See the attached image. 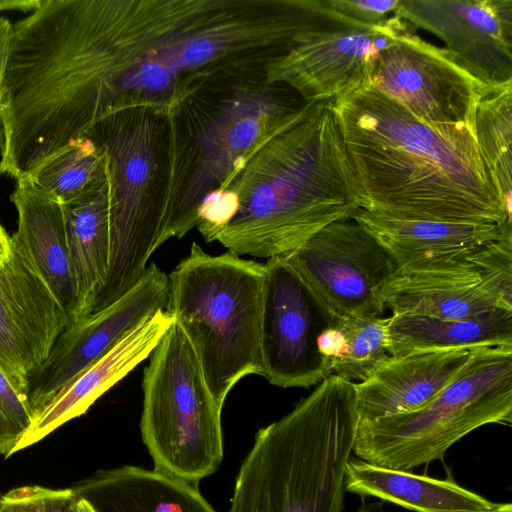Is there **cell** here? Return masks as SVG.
Here are the masks:
<instances>
[{
	"label": "cell",
	"mask_w": 512,
	"mask_h": 512,
	"mask_svg": "<svg viewBox=\"0 0 512 512\" xmlns=\"http://www.w3.org/2000/svg\"><path fill=\"white\" fill-rule=\"evenodd\" d=\"M149 42L139 0H40L13 24L0 87V173L28 179L113 114L118 85Z\"/></svg>",
	"instance_id": "6da1fadb"
},
{
	"label": "cell",
	"mask_w": 512,
	"mask_h": 512,
	"mask_svg": "<svg viewBox=\"0 0 512 512\" xmlns=\"http://www.w3.org/2000/svg\"><path fill=\"white\" fill-rule=\"evenodd\" d=\"M330 106L361 209L403 219L511 222L472 132L433 128L371 84Z\"/></svg>",
	"instance_id": "7a4b0ae2"
},
{
	"label": "cell",
	"mask_w": 512,
	"mask_h": 512,
	"mask_svg": "<svg viewBox=\"0 0 512 512\" xmlns=\"http://www.w3.org/2000/svg\"><path fill=\"white\" fill-rule=\"evenodd\" d=\"M220 188L236 195L237 210L214 241L240 256L287 255L360 209L330 100L290 112Z\"/></svg>",
	"instance_id": "3957f363"
},
{
	"label": "cell",
	"mask_w": 512,
	"mask_h": 512,
	"mask_svg": "<svg viewBox=\"0 0 512 512\" xmlns=\"http://www.w3.org/2000/svg\"><path fill=\"white\" fill-rule=\"evenodd\" d=\"M358 424L355 383L329 375L292 411L258 430L229 512H342Z\"/></svg>",
	"instance_id": "277c9868"
},
{
	"label": "cell",
	"mask_w": 512,
	"mask_h": 512,
	"mask_svg": "<svg viewBox=\"0 0 512 512\" xmlns=\"http://www.w3.org/2000/svg\"><path fill=\"white\" fill-rule=\"evenodd\" d=\"M265 269V263L231 251L210 255L193 242L188 256L168 275L165 310L189 339L220 408L243 377L262 376Z\"/></svg>",
	"instance_id": "5b68a950"
},
{
	"label": "cell",
	"mask_w": 512,
	"mask_h": 512,
	"mask_svg": "<svg viewBox=\"0 0 512 512\" xmlns=\"http://www.w3.org/2000/svg\"><path fill=\"white\" fill-rule=\"evenodd\" d=\"M270 87L263 83L234 88L204 114L192 113L189 125L173 115L164 117L158 248L193 229L203 198L223 186L301 105L280 98Z\"/></svg>",
	"instance_id": "8992f818"
},
{
	"label": "cell",
	"mask_w": 512,
	"mask_h": 512,
	"mask_svg": "<svg viewBox=\"0 0 512 512\" xmlns=\"http://www.w3.org/2000/svg\"><path fill=\"white\" fill-rule=\"evenodd\" d=\"M511 423L512 346L479 347L423 407L359 422L352 452L374 465L410 471L442 459L454 443L481 426Z\"/></svg>",
	"instance_id": "52a82bcc"
},
{
	"label": "cell",
	"mask_w": 512,
	"mask_h": 512,
	"mask_svg": "<svg viewBox=\"0 0 512 512\" xmlns=\"http://www.w3.org/2000/svg\"><path fill=\"white\" fill-rule=\"evenodd\" d=\"M164 132V117L137 108L113 113L84 134L105 155L110 225L108 276L90 313L133 287L158 249L162 228L159 158Z\"/></svg>",
	"instance_id": "ba28073f"
},
{
	"label": "cell",
	"mask_w": 512,
	"mask_h": 512,
	"mask_svg": "<svg viewBox=\"0 0 512 512\" xmlns=\"http://www.w3.org/2000/svg\"><path fill=\"white\" fill-rule=\"evenodd\" d=\"M142 391L140 431L153 469L198 486L223 460L222 408L175 319L149 356Z\"/></svg>",
	"instance_id": "9c48e42d"
},
{
	"label": "cell",
	"mask_w": 512,
	"mask_h": 512,
	"mask_svg": "<svg viewBox=\"0 0 512 512\" xmlns=\"http://www.w3.org/2000/svg\"><path fill=\"white\" fill-rule=\"evenodd\" d=\"M384 308L463 319L512 311V227L468 253L400 267L382 292Z\"/></svg>",
	"instance_id": "30bf717a"
},
{
	"label": "cell",
	"mask_w": 512,
	"mask_h": 512,
	"mask_svg": "<svg viewBox=\"0 0 512 512\" xmlns=\"http://www.w3.org/2000/svg\"><path fill=\"white\" fill-rule=\"evenodd\" d=\"M370 84L433 128L473 134L478 102L493 85L448 49L413 31L380 52Z\"/></svg>",
	"instance_id": "8fae6325"
},
{
	"label": "cell",
	"mask_w": 512,
	"mask_h": 512,
	"mask_svg": "<svg viewBox=\"0 0 512 512\" xmlns=\"http://www.w3.org/2000/svg\"><path fill=\"white\" fill-rule=\"evenodd\" d=\"M260 323L262 376L281 388H308L332 374L317 347L338 319L284 256L265 263Z\"/></svg>",
	"instance_id": "7c38bea8"
},
{
	"label": "cell",
	"mask_w": 512,
	"mask_h": 512,
	"mask_svg": "<svg viewBox=\"0 0 512 512\" xmlns=\"http://www.w3.org/2000/svg\"><path fill=\"white\" fill-rule=\"evenodd\" d=\"M284 257L338 319L380 316L383 289L399 269L352 218L328 224Z\"/></svg>",
	"instance_id": "4fadbf2b"
},
{
	"label": "cell",
	"mask_w": 512,
	"mask_h": 512,
	"mask_svg": "<svg viewBox=\"0 0 512 512\" xmlns=\"http://www.w3.org/2000/svg\"><path fill=\"white\" fill-rule=\"evenodd\" d=\"M414 28L391 15L374 26H358L296 38L264 67V82L285 85L303 102L331 100L370 84L380 52Z\"/></svg>",
	"instance_id": "5bb4252c"
},
{
	"label": "cell",
	"mask_w": 512,
	"mask_h": 512,
	"mask_svg": "<svg viewBox=\"0 0 512 512\" xmlns=\"http://www.w3.org/2000/svg\"><path fill=\"white\" fill-rule=\"evenodd\" d=\"M168 290V275L152 262L126 293L67 326L56 339L42 368L29 380L28 398L34 416L131 329L156 311L165 309Z\"/></svg>",
	"instance_id": "9a60e30c"
},
{
	"label": "cell",
	"mask_w": 512,
	"mask_h": 512,
	"mask_svg": "<svg viewBox=\"0 0 512 512\" xmlns=\"http://www.w3.org/2000/svg\"><path fill=\"white\" fill-rule=\"evenodd\" d=\"M69 325L66 313L10 237L0 257V368L28 392L29 380Z\"/></svg>",
	"instance_id": "2e32d148"
},
{
	"label": "cell",
	"mask_w": 512,
	"mask_h": 512,
	"mask_svg": "<svg viewBox=\"0 0 512 512\" xmlns=\"http://www.w3.org/2000/svg\"><path fill=\"white\" fill-rule=\"evenodd\" d=\"M393 15L440 38L490 84L512 80V0H399Z\"/></svg>",
	"instance_id": "e0dca14e"
},
{
	"label": "cell",
	"mask_w": 512,
	"mask_h": 512,
	"mask_svg": "<svg viewBox=\"0 0 512 512\" xmlns=\"http://www.w3.org/2000/svg\"><path fill=\"white\" fill-rule=\"evenodd\" d=\"M173 322L174 317L160 309L131 329L109 352L75 377L35 414L15 453L85 414L99 397L149 358Z\"/></svg>",
	"instance_id": "ac0fdd59"
},
{
	"label": "cell",
	"mask_w": 512,
	"mask_h": 512,
	"mask_svg": "<svg viewBox=\"0 0 512 512\" xmlns=\"http://www.w3.org/2000/svg\"><path fill=\"white\" fill-rule=\"evenodd\" d=\"M471 350H419L389 357L355 383L359 422L415 411L432 400L466 364Z\"/></svg>",
	"instance_id": "d6986e66"
},
{
	"label": "cell",
	"mask_w": 512,
	"mask_h": 512,
	"mask_svg": "<svg viewBox=\"0 0 512 512\" xmlns=\"http://www.w3.org/2000/svg\"><path fill=\"white\" fill-rule=\"evenodd\" d=\"M11 201L18 213L17 230L11 239L24 251L70 325L77 321L78 303L62 205L28 179L17 181Z\"/></svg>",
	"instance_id": "ffe728a7"
},
{
	"label": "cell",
	"mask_w": 512,
	"mask_h": 512,
	"mask_svg": "<svg viewBox=\"0 0 512 512\" xmlns=\"http://www.w3.org/2000/svg\"><path fill=\"white\" fill-rule=\"evenodd\" d=\"M71 488L98 512H217L198 486L133 465L97 471Z\"/></svg>",
	"instance_id": "44dd1931"
},
{
	"label": "cell",
	"mask_w": 512,
	"mask_h": 512,
	"mask_svg": "<svg viewBox=\"0 0 512 512\" xmlns=\"http://www.w3.org/2000/svg\"><path fill=\"white\" fill-rule=\"evenodd\" d=\"M398 267L468 253L497 239L506 223H458L395 218L359 209L353 218Z\"/></svg>",
	"instance_id": "7402d4cb"
},
{
	"label": "cell",
	"mask_w": 512,
	"mask_h": 512,
	"mask_svg": "<svg viewBox=\"0 0 512 512\" xmlns=\"http://www.w3.org/2000/svg\"><path fill=\"white\" fill-rule=\"evenodd\" d=\"M61 205L78 303V321L91 312L109 271L110 225L106 172L99 182Z\"/></svg>",
	"instance_id": "603a6c76"
},
{
	"label": "cell",
	"mask_w": 512,
	"mask_h": 512,
	"mask_svg": "<svg viewBox=\"0 0 512 512\" xmlns=\"http://www.w3.org/2000/svg\"><path fill=\"white\" fill-rule=\"evenodd\" d=\"M345 490L376 497L416 512H485L495 503L445 479L388 469L350 458L345 468Z\"/></svg>",
	"instance_id": "cb8c5ba5"
},
{
	"label": "cell",
	"mask_w": 512,
	"mask_h": 512,
	"mask_svg": "<svg viewBox=\"0 0 512 512\" xmlns=\"http://www.w3.org/2000/svg\"><path fill=\"white\" fill-rule=\"evenodd\" d=\"M388 352L512 346V311L496 309L463 319L396 313L387 326Z\"/></svg>",
	"instance_id": "d4e9b609"
},
{
	"label": "cell",
	"mask_w": 512,
	"mask_h": 512,
	"mask_svg": "<svg viewBox=\"0 0 512 512\" xmlns=\"http://www.w3.org/2000/svg\"><path fill=\"white\" fill-rule=\"evenodd\" d=\"M474 134L504 208L511 215L512 80L492 85L481 97Z\"/></svg>",
	"instance_id": "484cf974"
},
{
	"label": "cell",
	"mask_w": 512,
	"mask_h": 512,
	"mask_svg": "<svg viewBox=\"0 0 512 512\" xmlns=\"http://www.w3.org/2000/svg\"><path fill=\"white\" fill-rule=\"evenodd\" d=\"M105 172L102 148L84 135L41 163L28 180L63 204L99 182Z\"/></svg>",
	"instance_id": "4316f807"
},
{
	"label": "cell",
	"mask_w": 512,
	"mask_h": 512,
	"mask_svg": "<svg viewBox=\"0 0 512 512\" xmlns=\"http://www.w3.org/2000/svg\"><path fill=\"white\" fill-rule=\"evenodd\" d=\"M389 317H353L340 319L338 327L343 331L347 353L332 362L336 375L360 382L368 379L390 355L387 344Z\"/></svg>",
	"instance_id": "83f0119b"
},
{
	"label": "cell",
	"mask_w": 512,
	"mask_h": 512,
	"mask_svg": "<svg viewBox=\"0 0 512 512\" xmlns=\"http://www.w3.org/2000/svg\"><path fill=\"white\" fill-rule=\"evenodd\" d=\"M33 420L28 392L0 368V455L15 453Z\"/></svg>",
	"instance_id": "f1b7e54d"
},
{
	"label": "cell",
	"mask_w": 512,
	"mask_h": 512,
	"mask_svg": "<svg viewBox=\"0 0 512 512\" xmlns=\"http://www.w3.org/2000/svg\"><path fill=\"white\" fill-rule=\"evenodd\" d=\"M73 496L71 488L21 486L0 497V512H66Z\"/></svg>",
	"instance_id": "f546056e"
},
{
	"label": "cell",
	"mask_w": 512,
	"mask_h": 512,
	"mask_svg": "<svg viewBox=\"0 0 512 512\" xmlns=\"http://www.w3.org/2000/svg\"><path fill=\"white\" fill-rule=\"evenodd\" d=\"M331 6L349 19L374 26L389 18L399 0H329Z\"/></svg>",
	"instance_id": "4dcf8cb0"
},
{
	"label": "cell",
	"mask_w": 512,
	"mask_h": 512,
	"mask_svg": "<svg viewBox=\"0 0 512 512\" xmlns=\"http://www.w3.org/2000/svg\"><path fill=\"white\" fill-rule=\"evenodd\" d=\"M317 347L320 354L332 362L343 357L348 350L346 337L338 325L325 329L319 335Z\"/></svg>",
	"instance_id": "1f68e13d"
},
{
	"label": "cell",
	"mask_w": 512,
	"mask_h": 512,
	"mask_svg": "<svg viewBox=\"0 0 512 512\" xmlns=\"http://www.w3.org/2000/svg\"><path fill=\"white\" fill-rule=\"evenodd\" d=\"M13 24L6 18L0 17V87L9 54Z\"/></svg>",
	"instance_id": "d6a6232c"
},
{
	"label": "cell",
	"mask_w": 512,
	"mask_h": 512,
	"mask_svg": "<svg viewBox=\"0 0 512 512\" xmlns=\"http://www.w3.org/2000/svg\"><path fill=\"white\" fill-rule=\"evenodd\" d=\"M66 512H98L89 500L80 496H73Z\"/></svg>",
	"instance_id": "836d02e7"
},
{
	"label": "cell",
	"mask_w": 512,
	"mask_h": 512,
	"mask_svg": "<svg viewBox=\"0 0 512 512\" xmlns=\"http://www.w3.org/2000/svg\"><path fill=\"white\" fill-rule=\"evenodd\" d=\"M10 251V236L0 224V257H5Z\"/></svg>",
	"instance_id": "e575fe53"
},
{
	"label": "cell",
	"mask_w": 512,
	"mask_h": 512,
	"mask_svg": "<svg viewBox=\"0 0 512 512\" xmlns=\"http://www.w3.org/2000/svg\"><path fill=\"white\" fill-rule=\"evenodd\" d=\"M357 512H384L383 503H364Z\"/></svg>",
	"instance_id": "d590c367"
},
{
	"label": "cell",
	"mask_w": 512,
	"mask_h": 512,
	"mask_svg": "<svg viewBox=\"0 0 512 512\" xmlns=\"http://www.w3.org/2000/svg\"><path fill=\"white\" fill-rule=\"evenodd\" d=\"M485 512H512L511 503H495L494 507Z\"/></svg>",
	"instance_id": "8d00e7d4"
},
{
	"label": "cell",
	"mask_w": 512,
	"mask_h": 512,
	"mask_svg": "<svg viewBox=\"0 0 512 512\" xmlns=\"http://www.w3.org/2000/svg\"><path fill=\"white\" fill-rule=\"evenodd\" d=\"M4 142H5L4 124H3V119H2V115H1V109H0V153L3 150Z\"/></svg>",
	"instance_id": "74e56055"
},
{
	"label": "cell",
	"mask_w": 512,
	"mask_h": 512,
	"mask_svg": "<svg viewBox=\"0 0 512 512\" xmlns=\"http://www.w3.org/2000/svg\"><path fill=\"white\" fill-rule=\"evenodd\" d=\"M1 496H2V495L0 494V497H1Z\"/></svg>",
	"instance_id": "f35d334b"
}]
</instances>
